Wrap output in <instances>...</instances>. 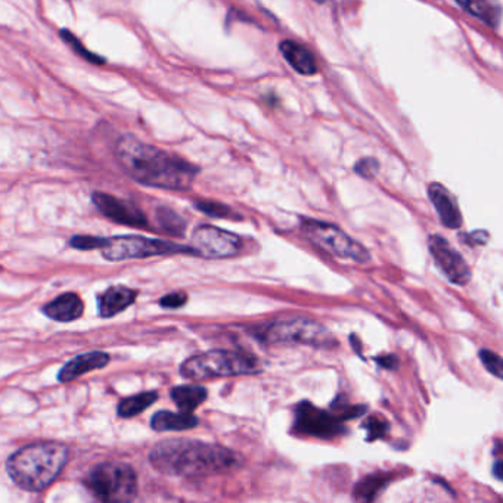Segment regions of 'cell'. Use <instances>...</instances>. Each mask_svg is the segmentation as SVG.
<instances>
[{"instance_id": "6da1fadb", "label": "cell", "mask_w": 503, "mask_h": 503, "mask_svg": "<svg viewBox=\"0 0 503 503\" xmlns=\"http://www.w3.org/2000/svg\"><path fill=\"white\" fill-rule=\"evenodd\" d=\"M120 166L142 185L168 190H190L199 168L186 159L124 135L115 146Z\"/></svg>"}, {"instance_id": "7a4b0ae2", "label": "cell", "mask_w": 503, "mask_h": 503, "mask_svg": "<svg viewBox=\"0 0 503 503\" xmlns=\"http://www.w3.org/2000/svg\"><path fill=\"white\" fill-rule=\"evenodd\" d=\"M150 460L159 473L186 478L226 473L241 464L239 456L228 447L190 438L159 443L151 451Z\"/></svg>"}, {"instance_id": "3957f363", "label": "cell", "mask_w": 503, "mask_h": 503, "mask_svg": "<svg viewBox=\"0 0 503 503\" xmlns=\"http://www.w3.org/2000/svg\"><path fill=\"white\" fill-rule=\"evenodd\" d=\"M68 460V449L61 443H33L15 452L6 471L18 487L42 491L52 484Z\"/></svg>"}, {"instance_id": "277c9868", "label": "cell", "mask_w": 503, "mask_h": 503, "mask_svg": "<svg viewBox=\"0 0 503 503\" xmlns=\"http://www.w3.org/2000/svg\"><path fill=\"white\" fill-rule=\"evenodd\" d=\"M260 371L256 356L235 350H212L186 359L181 367L183 378L205 381L219 376L252 375Z\"/></svg>"}, {"instance_id": "5b68a950", "label": "cell", "mask_w": 503, "mask_h": 503, "mask_svg": "<svg viewBox=\"0 0 503 503\" xmlns=\"http://www.w3.org/2000/svg\"><path fill=\"white\" fill-rule=\"evenodd\" d=\"M252 336L265 344H305L318 349H334L337 347L336 337L322 323L310 319L297 318L287 321H275L263 327H254Z\"/></svg>"}, {"instance_id": "8992f818", "label": "cell", "mask_w": 503, "mask_h": 503, "mask_svg": "<svg viewBox=\"0 0 503 503\" xmlns=\"http://www.w3.org/2000/svg\"><path fill=\"white\" fill-rule=\"evenodd\" d=\"M89 491L104 502H130L137 495L135 469L121 462H104L89 473Z\"/></svg>"}, {"instance_id": "52a82bcc", "label": "cell", "mask_w": 503, "mask_h": 503, "mask_svg": "<svg viewBox=\"0 0 503 503\" xmlns=\"http://www.w3.org/2000/svg\"><path fill=\"white\" fill-rule=\"evenodd\" d=\"M301 230L310 243L323 252H329L331 256L353 260L356 263H368L371 260V254L367 248L350 235L345 234L338 226L313 219H303Z\"/></svg>"}, {"instance_id": "ba28073f", "label": "cell", "mask_w": 503, "mask_h": 503, "mask_svg": "<svg viewBox=\"0 0 503 503\" xmlns=\"http://www.w3.org/2000/svg\"><path fill=\"white\" fill-rule=\"evenodd\" d=\"M101 250L102 256L110 261L145 259V257L166 256V254H192L195 256L192 247H185V245L161 241V239L137 236V235L105 238Z\"/></svg>"}, {"instance_id": "9c48e42d", "label": "cell", "mask_w": 503, "mask_h": 503, "mask_svg": "<svg viewBox=\"0 0 503 503\" xmlns=\"http://www.w3.org/2000/svg\"><path fill=\"white\" fill-rule=\"evenodd\" d=\"M292 431L305 437L331 440L344 436L347 427L336 412L323 411L310 402H301L296 407V421Z\"/></svg>"}, {"instance_id": "30bf717a", "label": "cell", "mask_w": 503, "mask_h": 503, "mask_svg": "<svg viewBox=\"0 0 503 503\" xmlns=\"http://www.w3.org/2000/svg\"><path fill=\"white\" fill-rule=\"evenodd\" d=\"M243 239L238 235L221 229L216 226L203 225L197 228L192 235L190 247L195 256L204 259H229L243 250Z\"/></svg>"}, {"instance_id": "8fae6325", "label": "cell", "mask_w": 503, "mask_h": 503, "mask_svg": "<svg viewBox=\"0 0 503 503\" xmlns=\"http://www.w3.org/2000/svg\"><path fill=\"white\" fill-rule=\"evenodd\" d=\"M429 254L438 270L446 276L447 281L455 285H467L471 281V269L460 252L452 247L447 239L440 235H431L429 238Z\"/></svg>"}, {"instance_id": "7c38bea8", "label": "cell", "mask_w": 503, "mask_h": 503, "mask_svg": "<svg viewBox=\"0 0 503 503\" xmlns=\"http://www.w3.org/2000/svg\"><path fill=\"white\" fill-rule=\"evenodd\" d=\"M92 199L97 210L115 223L133 226V228L148 226L145 214L135 204L124 201V199L115 198L112 195L104 194V192H95L92 195Z\"/></svg>"}, {"instance_id": "4fadbf2b", "label": "cell", "mask_w": 503, "mask_h": 503, "mask_svg": "<svg viewBox=\"0 0 503 503\" xmlns=\"http://www.w3.org/2000/svg\"><path fill=\"white\" fill-rule=\"evenodd\" d=\"M429 201L437 210L438 217L443 225L449 229H460L462 226V214L455 197L440 183H431L429 186Z\"/></svg>"}, {"instance_id": "5bb4252c", "label": "cell", "mask_w": 503, "mask_h": 503, "mask_svg": "<svg viewBox=\"0 0 503 503\" xmlns=\"http://www.w3.org/2000/svg\"><path fill=\"white\" fill-rule=\"evenodd\" d=\"M136 290L114 285L97 296V309L101 318H114L136 301Z\"/></svg>"}, {"instance_id": "9a60e30c", "label": "cell", "mask_w": 503, "mask_h": 503, "mask_svg": "<svg viewBox=\"0 0 503 503\" xmlns=\"http://www.w3.org/2000/svg\"><path fill=\"white\" fill-rule=\"evenodd\" d=\"M108 363H110V354L104 353V352L80 354V356L71 359L70 362L64 365V368L58 374V381L70 383V381L77 380L84 374L105 368Z\"/></svg>"}, {"instance_id": "2e32d148", "label": "cell", "mask_w": 503, "mask_h": 503, "mask_svg": "<svg viewBox=\"0 0 503 503\" xmlns=\"http://www.w3.org/2000/svg\"><path fill=\"white\" fill-rule=\"evenodd\" d=\"M84 303L74 292H66L43 307V313L57 322H73L81 318Z\"/></svg>"}, {"instance_id": "e0dca14e", "label": "cell", "mask_w": 503, "mask_h": 503, "mask_svg": "<svg viewBox=\"0 0 503 503\" xmlns=\"http://www.w3.org/2000/svg\"><path fill=\"white\" fill-rule=\"evenodd\" d=\"M283 58L287 59L288 64L303 75H313L318 73V62L314 59L313 53L309 49L301 46V44L285 40L279 46Z\"/></svg>"}, {"instance_id": "ac0fdd59", "label": "cell", "mask_w": 503, "mask_h": 503, "mask_svg": "<svg viewBox=\"0 0 503 503\" xmlns=\"http://www.w3.org/2000/svg\"><path fill=\"white\" fill-rule=\"evenodd\" d=\"M198 418L192 415V414H174V412L161 411L157 412L152 416L151 421V427L159 433L164 431H185V429H195L198 425Z\"/></svg>"}, {"instance_id": "d6986e66", "label": "cell", "mask_w": 503, "mask_h": 503, "mask_svg": "<svg viewBox=\"0 0 503 503\" xmlns=\"http://www.w3.org/2000/svg\"><path fill=\"white\" fill-rule=\"evenodd\" d=\"M456 4L489 27L496 28L500 24L502 8L498 0H456Z\"/></svg>"}, {"instance_id": "ffe728a7", "label": "cell", "mask_w": 503, "mask_h": 503, "mask_svg": "<svg viewBox=\"0 0 503 503\" xmlns=\"http://www.w3.org/2000/svg\"><path fill=\"white\" fill-rule=\"evenodd\" d=\"M170 396L182 412L192 414L207 400L208 393L201 385H179L172 390Z\"/></svg>"}, {"instance_id": "44dd1931", "label": "cell", "mask_w": 503, "mask_h": 503, "mask_svg": "<svg viewBox=\"0 0 503 503\" xmlns=\"http://www.w3.org/2000/svg\"><path fill=\"white\" fill-rule=\"evenodd\" d=\"M389 482H391V474H371V476L363 478L362 482H359L358 486L354 487V498L358 500L372 502V500L376 499L378 493L387 486Z\"/></svg>"}, {"instance_id": "7402d4cb", "label": "cell", "mask_w": 503, "mask_h": 503, "mask_svg": "<svg viewBox=\"0 0 503 503\" xmlns=\"http://www.w3.org/2000/svg\"><path fill=\"white\" fill-rule=\"evenodd\" d=\"M159 399V394L155 391H148V393L136 394V396H132V398L123 399L121 402L119 403V415L121 418H133V416L139 415L142 412L148 409L151 405H154Z\"/></svg>"}, {"instance_id": "603a6c76", "label": "cell", "mask_w": 503, "mask_h": 503, "mask_svg": "<svg viewBox=\"0 0 503 503\" xmlns=\"http://www.w3.org/2000/svg\"><path fill=\"white\" fill-rule=\"evenodd\" d=\"M157 221L164 232L167 234L176 235V236H183L186 230V221L183 217L179 216L176 212H173L170 208L161 207L157 210Z\"/></svg>"}, {"instance_id": "cb8c5ba5", "label": "cell", "mask_w": 503, "mask_h": 503, "mask_svg": "<svg viewBox=\"0 0 503 503\" xmlns=\"http://www.w3.org/2000/svg\"><path fill=\"white\" fill-rule=\"evenodd\" d=\"M59 35H61L62 40H64L66 44H70L71 49H73L79 57L84 58V61L92 62V64H99V66H101V64H105V59H104V58L97 57V55H95V53H92L90 50L84 48L81 42H80V40L77 39L71 31L61 30Z\"/></svg>"}, {"instance_id": "d4e9b609", "label": "cell", "mask_w": 503, "mask_h": 503, "mask_svg": "<svg viewBox=\"0 0 503 503\" xmlns=\"http://www.w3.org/2000/svg\"><path fill=\"white\" fill-rule=\"evenodd\" d=\"M363 429L368 431V442H374L378 438L385 437V434L389 433L390 424L389 421L375 415L367 420L363 424Z\"/></svg>"}, {"instance_id": "484cf974", "label": "cell", "mask_w": 503, "mask_h": 503, "mask_svg": "<svg viewBox=\"0 0 503 503\" xmlns=\"http://www.w3.org/2000/svg\"><path fill=\"white\" fill-rule=\"evenodd\" d=\"M195 207L198 208L199 212L204 213V214L214 217V219H225V217L234 216V212L228 205L216 203V201H197Z\"/></svg>"}, {"instance_id": "4316f807", "label": "cell", "mask_w": 503, "mask_h": 503, "mask_svg": "<svg viewBox=\"0 0 503 503\" xmlns=\"http://www.w3.org/2000/svg\"><path fill=\"white\" fill-rule=\"evenodd\" d=\"M478 358L483 362V367L491 372L496 378H502V358L499 354L493 353L491 350L483 349L478 352Z\"/></svg>"}, {"instance_id": "83f0119b", "label": "cell", "mask_w": 503, "mask_h": 503, "mask_svg": "<svg viewBox=\"0 0 503 503\" xmlns=\"http://www.w3.org/2000/svg\"><path fill=\"white\" fill-rule=\"evenodd\" d=\"M104 243H105V238H97V236H74L71 238L70 245L75 250L89 252V250L101 248Z\"/></svg>"}, {"instance_id": "f1b7e54d", "label": "cell", "mask_w": 503, "mask_h": 503, "mask_svg": "<svg viewBox=\"0 0 503 503\" xmlns=\"http://www.w3.org/2000/svg\"><path fill=\"white\" fill-rule=\"evenodd\" d=\"M380 170V163L375 159H363L354 166V172L365 179H374Z\"/></svg>"}, {"instance_id": "f546056e", "label": "cell", "mask_w": 503, "mask_h": 503, "mask_svg": "<svg viewBox=\"0 0 503 503\" xmlns=\"http://www.w3.org/2000/svg\"><path fill=\"white\" fill-rule=\"evenodd\" d=\"M186 301H188V294H186V292L176 291L164 296L163 298L159 300V306L164 307V309H179L182 306L186 305Z\"/></svg>"}, {"instance_id": "4dcf8cb0", "label": "cell", "mask_w": 503, "mask_h": 503, "mask_svg": "<svg viewBox=\"0 0 503 503\" xmlns=\"http://www.w3.org/2000/svg\"><path fill=\"white\" fill-rule=\"evenodd\" d=\"M375 362L380 365L381 368H385L389 371H396L399 368V359L398 356L394 354H383V356H378L375 359Z\"/></svg>"}, {"instance_id": "1f68e13d", "label": "cell", "mask_w": 503, "mask_h": 503, "mask_svg": "<svg viewBox=\"0 0 503 503\" xmlns=\"http://www.w3.org/2000/svg\"><path fill=\"white\" fill-rule=\"evenodd\" d=\"M467 241H471L473 245H486L487 241H489V234L486 230H474L471 234L465 236Z\"/></svg>"}, {"instance_id": "d6a6232c", "label": "cell", "mask_w": 503, "mask_h": 503, "mask_svg": "<svg viewBox=\"0 0 503 503\" xmlns=\"http://www.w3.org/2000/svg\"><path fill=\"white\" fill-rule=\"evenodd\" d=\"M350 344H352V347H353L354 352H356V353H358L360 358H363L362 344H360V341H359L358 337L354 336V334H352V336H350Z\"/></svg>"}, {"instance_id": "836d02e7", "label": "cell", "mask_w": 503, "mask_h": 503, "mask_svg": "<svg viewBox=\"0 0 503 503\" xmlns=\"http://www.w3.org/2000/svg\"><path fill=\"white\" fill-rule=\"evenodd\" d=\"M493 474H495V477L498 478V480H502V460H496L495 467H493Z\"/></svg>"}, {"instance_id": "e575fe53", "label": "cell", "mask_w": 503, "mask_h": 503, "mask_svg": "<svg viewBox=\"0 0 503 503\" xmlns=\"http://www.w3.org/2000/svg\"><path fill=\"white\" fill-rule=\"evenodd\" d=\"M314 2H318V4H323V2H325V0H314Z\"/></svg>"}]
</instances>
